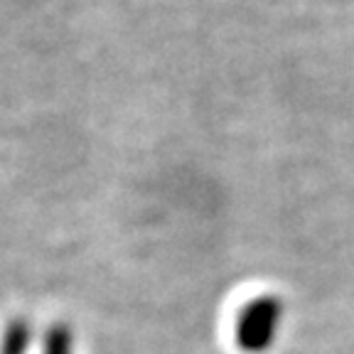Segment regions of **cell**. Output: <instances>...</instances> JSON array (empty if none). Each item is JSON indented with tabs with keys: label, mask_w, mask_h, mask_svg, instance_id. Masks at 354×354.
<instances>
[{
	"label": "cell",
	"mask_w": 354,
	"mask_h": 354,
	"mask_svg": "<svg viewBox=\"0 0 354 354\" xmlns=\"http://www.w3.org/2000/svg\"><path fill=\"white\" fill-rule=\"evenodd\" d=\"M281 322V303L273 298H261L246 308L239 327V339L246 349L261 352L273 342Z\"/></svg>",
	"instance_id": "6da1fadb"
}]
</instances>
